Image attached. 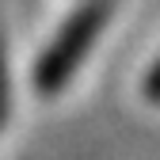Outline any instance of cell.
Here are the masks:
<instances>
[{"instance_id": "obj_3", "label": "cell", "mask_w": 160, "mask_h": 160, "mask_svg": "<svg viewBox=\"0 0 160 160\" xmlns=\"http://www.w3.org/2000/svg\"><path fill=\"white\" fill-rule=\"evenodd\" d=\"M145 95L160 103V61H156V65L149 69V76H145Z\"/></svg>"}, {"instance_id": "obj_2", "label": "cell", "mask_w": 160, "mask_h": 160, "mask_svg": "<svg viewBox=\"0 0 160 160\" xmlns=\"http://www.w3.org/2000/svg\"><path fill=\"white\" fill-rule=\"evenodd\" d=\"M8 118V61H4V38H0V126Z\"/></svg>"}, {"instance_id": "obj_1", "label": "cell", "mask_w": 160, "mask_h": 160, "mask_svg": "<svg viewBox=\"0 0 160 160\" xmlns=\"http://www.w3.org/2000/svg\"><path fill=\"white\" fill-rule=\"evenodd\" d=\"M107 15H111V0H88L84 8H76L65 19V27L53 34V42L42 50V57H38V65H34V88L42 95L61 92L72 80V72L84 61V53L92 50V42L99 38V31H103Z\"/></svg>"}]
</instances>
